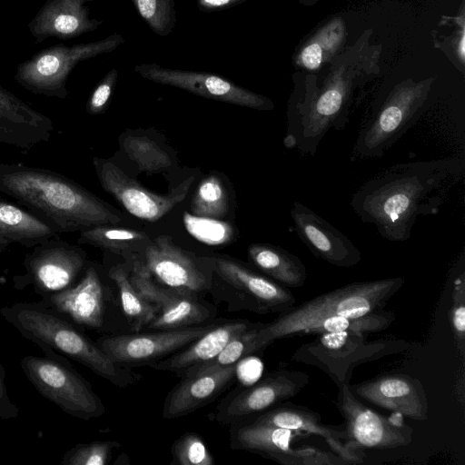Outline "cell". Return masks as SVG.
<instances>
[{
	"label": "cell",
	"mask_w": 465,
	"mask_h": 465,
	"mask_svg": "<svg viewBox=\"0 0 465 465\" xmlns=\"http://www.w3.org/2000/svg\"><path fill=\"white\" fill-rule=\"evenodd\" d=\"M463 170L464 159L460 157L396 164L364 183L350 204L383 238L404 242L417 217L439 208L438 193Z\"/></svg>",
	"instance_id": "obj_1"
},
{
	"label": "cell",
	"mask_w": 465,
	"mask_h": 465,
	"mask_svg": "<svg viewBox=\"0 0 465 465\" xmlns=\"http://www.w3.org/2000/svg\"><path fill=\"white\" fill-rule=\"evenodd\" d=\"M0 192L45 220L59 234L122 222L119 213L99 197L45 168L0 163Z\"/></svg>",
	"instance_id": "obj_2"
},
{
	"label": "cell",
	"mask_w": 465,
	"mask_h": 465,
	"mask_svg": "<svg viewBox=\"0 0 465 465\" xmlns=\"http://www.w3.org/2000/svg\"><path fill=\"white\" fill-rule=\"evenodd\" d=\"M0 315L43 351L67 356L117 387L125 388L142 379L139 373L112 361L79 326L42 302L4 306Z\"/></svg>",
	"instance_id": "obj_3"
},
{
	"label": "cell",
	"mask_w": 465,
	"mask_h": 465,
	"mask_svg": "<svg viewBox=\"0 0 465 465\" xmlns=\"http://www.w3.org/2000/svg\"><path fill=\"white\" fill-rule=\"evenodd\" d=\"M403 284L404 279L400 276L355 282L294 305L260 326L254 339L256 351L276 340L287 338L291 330L310 320L328 316L359 317L382 310Z\"/></svg>",
	"instance_id": "obj_4"
},
{
	"label": "cell",
	"mask_w": 465,
	"mask_h": 465,
	"mask_svg": "<svg viewBox=\"0 0 465 465\" xmlns=\"http://www.w3.org/2000/svg\"><path fill=\"white\" fill-rule=\"evenodd\" d=\"M302 344L292 356L295 362L314 366L336 385L349 384L355 367L407 351L403 340L370 341L368 335L353 331L324 332Z\"/></svg>",
	"instance_id": "obj_5"
},
{
	"label": "cell",
	"mask_w": 465,
	"mask_h": 465,
	"mask_svg": "<svg viewBox=\"0 0 465 465\" xmlns=\"http://www.w3.org/2000/svg\"><path fill=\"white\" fill-rule=\"evenodd\" d=\"M45 356L27 355L21 368L35 389L64 412L89 420L105 412L101 398L61 354L45 351Z\"/></svg>",
	"instance_id": "obj_6"
},
{
	"label": "cell",
	"mask_w": 465,
	"mask_h": 465,
	"mask_svg": "<svg viewBox=\"0 0 465 465\" xmlns=\"http://www.w3.org/2000/svg\"><path fill=\"white\" fill-rule=\"evenodd\" d=\"M124 41L121 35L114 34L98 41L71 46L57 44L19 64L15 79L35 94L64 99L68 95L66 82L78 63L113 52Z\"/></svg>",
	"instance_id": "obj_7"
},
{
	"label": "cell",
	"mask_w": 465,
	"mask_h": 465,
	"mask_svg": "<svg viewBox=\"0 0 465 465\" xmlns=\"http://www.w3.org/2000/svg\"><path fill=\"white\" fill-rule=\"evenodd\" d=\"M297 436H302V432L253 421L230 425V446L233 450L258 453L282 465L348 464L334 452L314 446L292 448Z\"/></svg>",
	"instance_id": "obj_8"
},
{
	"label": "cell",
	"mask_w": 465,
	"mask_h": 465,
	"mask_svg": "<svg viewBox=\"0 0 465 465\" xmlns=\"http://www.w3.org/2000/svg\"><path fill=\"white\" fill-rule=\"evenodd\" d=\"M333 401L344 419L346 446L361 449L390 450L404 447L412 441L413 429L402 420L387 418L361 402L350 384H339Z\"/></svg>",
	"instance_id": "obj_9"
},
{
	"label": "cell",
	"mask_w": 465,
	"mask_h": 465,
	"mask_svg": "<svg viewBox=\"0 0 465 465\" xmlns=\"http://www.w3.org/2000/svg\"><path fill=\"white\" fill-rule=\"evenodd\" d=\"M310 381L301 371L279 369L243 389H235L218 405L213 418L224 425L248 421L297 395Z\"/></svg>",
	"instance_id": "obj_10"
},
{
	"label": "cell",
	"mask_w": 465,
	"mask_h": 465,
	"mask_svg": "<svg viewBox=\"0 0 465 465\" xmlns=\"http://www.w3.org/2000/svg\"><path fill=\"white\" fill-rule=\"evenodd\" d=\"M209 261L213 273L232 292L222 298L232 307V310L280 314L295 305L296 299L289 289L267 276L231 259L211 257Z\"/></svg>",
	"instance_id": "obj_11"
},
{
	"label": "cell",
	"mask_w": 465,
	"mask_h": 465,
	"mask_svg": "<svg viewBox=\"0 0 465 465\" xmlns=\"http://www.w3.org/2000/svg\"><path fill=\"white\" fill-rule=\"evenodd\" d=\"M86 264L87 256L82 248L55 236L33 247L23 262L25 274L14 280L28 282L43 297L73 286Z\"/></svg>",
	"instance_id": "obj_12"
},
{
	"label": "cell",
	"mask_w": 465,
	"mask_h": 465,
	"mask_svg": "<svg viewBox=\"0 0 465 465\" xmlns=\"http://www.w3.org/2000/svg\"><path fill=\"white\" fill-rule=\"evenodd\" d=\"M152 278L165 287L193 293L208 292L213 272L209 258H198L177 246L166 235L150 240L138 255Z\"/></svg>",
	"instance_id": "obj_13"
},
{
	"label": "cell",
	"mask_w": 465,
	"mask_h": 465,
	"mask_svg": "<svg viewBox=\"0 0 465 465\" xmlns=\"http://www.w3.org/2000/svg\"><path fill=\"white\" fill-rule=\"evenodd\" d=\"M216 323L155 332L103 337L96 343L109 358L124 367L149 365L180 351L206 333Z\"/></svg>",
	"instance_id": "obj_14"
},
{
	"label": "cell",
	"mask_w": 465,
	"mask_h": 465,
	"mask_svg": "<svg viewBox=\"0 0 465 465\" xmlns=\"http://www.w3.org/2000/svg\"><path fill=\"white\" fill-rule=\"evenodd\" d=\"M134 285L159 308L156 317L146 328L172 330L200 325L215 313L196 293L157 285L145 270L138 254L127 259Z\"/></svg>",
	"instance_id": "obj_15"
},
{
	"label": "cell",
	"mask_w": 465,
	"mask_h": 465,
	"mask_svg": "<svg viewBox=\"0 0 465 465\" xmlns=\"http://www.w3.org/2000/svg\"><path fill=\"white\" fill-rule=\"evenodd\" d=\"M93 163L103 189L131 214L148 222H156L172 211L185 198L194 181L191 176L167 195H159L143 188L108 160L94 157Z\"/></svg>",
	"instance_id": "obj_16"
},
{
	"label": "cell",
	"mask_w": 465,
	"mask_h": 465,
	"mask_svg": "<svg viewBox=\"0 0 465 465\" xmlns=\"http://www.w3.org/2000/svg\"><path fill=\"white\" fill-rule=\"evenodd\" d=\"M134 71L153 83L180 88L205 98L258 110L273 108L268 98L216 74L166 68L156 64H140Z\"/></svg>",
	"instance_id": "obj_17"
},
{
	"label": "cell",
	"mask_w": 465,
	"mask_h": 465,
	"mask_svg": "<svg viewBox=\"0 0 465 465\" xmlns=\"http://www.w3.org/2000/svg\"><path fill=\"white\" fill-rule=\"evenodd\" d=\"M44 304L79 327L100 330L104 325L106 292L101 273L94 263L86 264L71 287L45 295Z\"/></svg>",
	"instance_id": "obj_18"
},
{
	"label": "cell",
	"mask_w": 465,
	"mask_h": 465,
	"mask_svg": "<svg viewBox=\"0 0 465 465\" xmlns=\"http://www.w3.org/2000/svg\"><path fill=\"white\" fill-rule=\"evenodd\" d=\"M350 388L360 398L394 413L418 421L429 419L424 387L409 374L383 373Z\"/></svg>",
	"instance_id": "obj_19"
},
{
	"label": "cell",
	"mask_w": 465,
	"mask_h": 465,
	"mask_svg": "<svg viewBox=\"0 0 465 465\" xmlns=\"http://www.w3.org/2000/svg\"><path fill=\"white\" fill-rule=\"evenodd\" d=\"M291 217L299 238L317 258L342 268L361 262V252L353 242L307 206L294 202Z\"/></svg>",
	"instance_id": "obj_20"
},
{
	"label": "cell",
	"mask_w": 465,
	"mask_h": 465,
	"mask_svg": "<svg viewBox=\"0 0 465 465\" xmlns=\"http://www.w3.org/2000/svg\"><path fill=\"white\" fill-rule=\"evenodd\" d=\"M248 421L277 426L321 437L331 450L350 463H361L364 454L346 446L344 428L323 424L321 414L294 403H281ZM246 422V421H245Z\"/></svg>",
	"instance_id": "obj_21"
},
{
	"label": "cell",
	"mask_w": 465,
	"mask_h": 465,
	"mask_svg": "<svg viewBox=\"0 0 465 465\" xmlns=\"http://www.w3.org/2000/svg\"><path fill=\"white\" fill-rule=\"evenodd\" d=\"M53 133L50 117L0 84V143L27 151L47 143Z\"/></svg>",
	"instance_id": "obj_22"
},
{
	"label": "cell",
	"mask_w": 465,
	"mask_h": 465,
	"mask_svg": "<svg viewBox=\"0 0 465 465\" xmlns=\"http://www.w3.org/2000/svg\"><path fill=\"white\" fill-rule=\"evenodd\" d=\"M94 0H46L28 23L36 44L49 37L67 40L96 30L103 23L90 17L87 3Z\"/></svg>",
	"instance_id": "obj_23"
},
{
	"label": "cell",
	"mask_w": 465,
	"mask_h": 465,
	"mask_svg": "<svg viewBox=\"0 0 465 465\" xmlns=\"http://www.w3.org/2000/svg\"><path fill=\"white\" fill-rule=\"evenodd\" d=\"M238 365L239 363L182 378L165 398L163 418H181L214 401L233 381Z\"/></svg>",
	"instance_id": "obj_24"
},
{
	"label": "cell",
	"mask_w": 465,
	"mask_h": 465,
	"mask_svg": "<svg viewBox=\"0 0 465 465\" xmlns=\"http://www.w3.org/2000/svg\"><path fill=\"white\" fill-rule=\"evenodd\" d=\"M254 323L237 320L216 324L189 345L148 366L156 371L175 372L181 377L185 371L213 359L233 337Z\"/></svg>",
	"instance_id": "obj_25"
},
{
	"label": "cell",
	"mask_w": 465,
	"mask_h": 465,
	"mask_svg": "<svg viewBox=\"0 0 465 465\" xmlns=\"http://www.w3.org/2000/svg\"><path fill=\"white\" fill-rule=\"evenodd\" d=\"M55 236L59 233L45 220L0 199V254L13 244L33 248Z\"/></svg>",
	"instance_id": "obj_26"
},
{
	"label": "cell",
	"mask_w": 465,
	"mask_h": 465,
	"mask_svg": "<svg viewBox=\"0 0 465 465\" xmlns=\"http://www.w3.org/2000/svg\"><path fill=\"white\" fill-rule=\"evenodd\" d=\"M248 257L257 269L282 286L299 288L305 284V265L297 256L281 247L254 243L248 248Z\"/></svg>",
	"instance_id": "obj_27"
},
{
	"label": "cell",
	"mask_w": 465,
	"mask_h": 465,
	"mask_svg": "<svg viewBox=\"0 0 465 465\" xmlns=\"http://www.w3.org/2000/svg\"><path fill=\"white\" fill-rule=\"evenodd\" d=\"M395 318L394 312L384 309L359 317H321L299 324L290 331L287 337L341 331H353L369 335L388 329Z\"/></svg>",
	"instance_id": "obj_28"
},
{
	"label": "cell",
	"mask_w": 465,
	"mask_h": 465,
	"mask_svg": "<svg viewBox=\"0 0 465 465\" xmlns=\"http://www.w3.org/2000/svg\"><path fill=\"white\" fill-rule=\"evenodd\" d=\"M150 238L142 231L103 224L79 232L77 242L118 253L129 259L142 252ZM139 255V254H138Z\"/></svg>",
	"instance_id": "obj_29"
},
{
	"label": "cell",
	"mask_w": 465,
	"mask_h": 465,
	"mask_svg": "<svg viewBox=\"0 0 465 465\" xmlns=\"http://www.w3.org/2000/svg\"><path fill=\"white\" fill-rule=\"evenodd\" d=\"M108 276L117 286L123 312L132 329L137 332L146 328L158 314L159 308L134 285L130 272L123 264L111 267Z\"/></svg>",
	"instance_id": "obj_30"
},
{
	"label": "cell",
	"mask_w": 465,
	"mask_h": 465,
	"mask_svg": "<svg viewBox=\"0 0 465 465\" xmlns=\"http://www.w3.org/2000/svg\"><path fill=\"white\" fill-rule=\"evenodd\" d=\"M122 147L141 172L155 173L173 164L171 154L158 143L147 136L126 135L122 141Z\"/></svg>",
	"instance_id": "obj_31"
},
{
	"label": "cell",
	"mask_w": 465,
	"mask_h": 465,
	"mask_svg": "<svg viewBox=\"0 0 465 465\" xmlns=\"http://www.w3.org/2000/svg\"><path fill=\"white\" fill-rule=\"evenodd\" d=\"M262 324V322H255L251 328L233 337L213 359L185 371L181 378L238 364L244 357L257 352L254 339Z\"/></svg>",
	"instance_id": "obj_32"
},
{
	"label": "cell",
	"mask_w": 465,
	"mask_h": 465,
	"mask_svg": "<svg viewBox=\"0 0 465 465\" xmlns=\"http://www.w3.org/2000/svg\"><path fill=\"white\" fill-rule=\"evenodd\" d=\"M193 215L222 219L228 211V197L221 179L214 175L205 177L198 185L191 203Z\"/></svg>",
	"instance_id": "obj_33"
},
{
	"label": "cell",
	"mask_w": 465,
	"mask_h": 465,
	"mask_svg": "<svg viewBox=\"0 0 465 465\" xmlns=\"http://www.w3.org/2000/svg\"><path fill=\"white\" fill-rule=\"evenodd\" d=\"M187 232L199 242L208 245H223L230 242L234 231L231 224L220 219L183 213Z\"/></svg>",
	"instance_id": "obj_34"
},
{
	"label": "cell",
	"mask_w": 465,
	"mask_h": 465,
	"mask_svg": "<svg viewBox=\"0 0 465 465\" xmlns=\"http://www.w3.org/2000/svg\"><path fill=\"white\" fill-rule=\"evenodd\" d=\"M140 16L160 36L169 35L177 22L173 0H132Z\"/></svg>",
	"instance_id": "obj_35"
},
{
	"label": "cell",
	"mask_w": 465,
	"mask_h": 465,
	"mask_svg": "<svg viewBox=\"0 0 465 465\" xmlns=\"http://www.w3.org/2000/svg\"><path fill=\"white\" fill-rule=\"evenodd\" d=\"M120 443L112 440H95L78 443L64 452L60 464L63 465H106L114 449Z\"/></svg>",
	"instance_id": "obj_36"
},
{
	"label": "cell",
	"mask_w": 465,
	"mask_h": 465,
	"mask_svg": "<svg viewBox=\"0 0 465 465\" xmlns=\"http://www.w3.org/2000/svg\"><path fill=\"white\" fill-rule=\"evenodd\" d=\"M173 463L179 465H213L214 459L203 438L195 432H186L171 448Z\"/></svg>",
	"instance_id": "obj_37"
},
{
	"label": "cell",
	"mask_w": 465,
	"mask_h": 465,
	"mask_svg": "<svg viewBox=\"0 0 465 465\" xmlns=\"http://www.w3.org/2000/svg\"><path fill=\"white\" fill-rule=\"evenodd\" d=\"M450 323L461 361L465 355V272L461 271L453 281Z\"/></svg>",
	"instance_id": "obj_38"
},
{
	"label": "cell",
	"mask_w": 465,
	"mask_h": 465,
	"mask_svg": "<svg viewBox=\"0 0 465 465\" xmlns=\"http://www.w3.org/2000/svg\"><path fill=\"white\" fill-rule=\"evenodd\" d=\"M117 76L116 69L110 70L93 90L86 104V111L89 114H100L106 110Z\"/></svg>",
	"instance_id": "obj_39"
},
{
	"label": "cell",
	"mask_w": 465,
	"mask_h": 465,
	"mask_svg": "<svg viewBox=\"0 0 465 465\" xmlns=\"http://www.w3.org/2000/svg\"><path fill=\"white\" fill-rule=\"evenodd\" d=\"M5 378V369L0 362V418L2 420H10L18 416L20 409L11 401L8 395Z\"/></svg>",
	"instance_id": "obj_40"
},
{
	"label": "cell",
	"mask_w": 465,
	"mask_h": 465,
	"mask_svg": "<svg viewBox=\"0 0 465 465\" xmlns=\"http://www.w3.org/2000/svg\"><path fill=\"white\" fill-rule=\"evenodd\" d=\"M322 49L319 45H308L302 53V61L308 69H316L322 63Z\"/></svg>",
	"instance_id": "obj_41"
},
{
	"label": "cell",
	"mask_w": 465,
	"mask_h": 465,
	"mask_svg": "<svg viewBox=\"0 0 465 465\" xmlns=\"http://www.w3.org/2000/svg\"><path fill=\"white\" fill-rule=\"evenodd\" d=\"M245 0H197L198 7L203 11L220 10L234 6Z\"/></svg>",
	"instance_id": "obj_42"
}]
</instances>
